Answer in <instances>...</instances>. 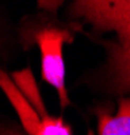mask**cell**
Wrapping results in <instances>:
<instances>
[{
    "label": "cell",
    "instance_id": "cell-2",
    "mask_svg": "<svg viewBox=\"0 0 130 135\" xmlns=\"http://www.w3.org/2000/svg\"><path fill=\"white\" fill-rule=\"evenodd\" d=\"M41 51V68L42 78L50 84L60 97L61 108H65L69 104L67 86H65V65L62 58V47L65 43L73 41L72 34L64 28L45 26L35 30L31 34Z\"/></svg>",
    "mask_w": 130,
    "mask_h": 135
},
{
    "label": "cell",
    "instance_id": "cell-6",
    "mask_svg": "<svg viewBox=\"0 0 130 135\" xmlns=\"http://www.w3.org/2000/svg\"><path fill=\"white\" fill-rule=\"evenodd\" d=\"M0 135H20V134H16V132H4V134H0Z\"/></svg>",
    "mask_w": 130,
    "mask_h": 135
},
{
    "label": "cell",
    "instance_id": "cell-1",
    "mask_svg": "<svg viewBox=\"0 0 130 135\" xmlns=\"http://www.w3.org/2000/svg\"><path fill=\"white\" fill-rule=\"evenodd\" d=\"M14 80L0 69V88L14 105L29 135H72L61 118L48 114L30 70L14 73Z\"/></svg>",
    "mask_w": 130,
    "mask_h": 135
},
{
    "label": "cell",
    "instance_id": "cell-3",
    "mask_svg": "<svg viewBox=\"0 0 130 135\" xmlns=\"http://www.w3.org/2000/svg\"><path fill=\"white\" fill-rule=\"evenodd\" d=\"M71 12L99 31H115L118 43L130 47V0H79Z\"/></svg>",
    "mask_w": 130,
    "mask_h": 135
},
{
    "label": "cell",
    "instance_id": "cell-4",
    "mask_svg": "<svg viewBox=\"0 0 130 135\" xmlns=\"http://www.w3.org/2000/svg\"><path fill=\"white\" fill-rule=\"evenodd\" d=\"M108 53L110 88L118 93H130V47L115 42H106Z\"/></svg>",
    "mask_w": 130,
    "mask_h": 135
},
{
    "label": "cell",
    "instance_id": "cell-5",
    "mask_svg": "<svg viewBox=\"0 0 130 135\" xmlns=\"http://www.w3.org/2000/svg\"><path fill=\"white\" fill-rule=\"evenodd\" d=\"M98 135H130V97L119 100L115 115L106 109H96Z\"/></svg>",
    "mask_w": 130,
    "mask_h": 135
}]
</instances>
